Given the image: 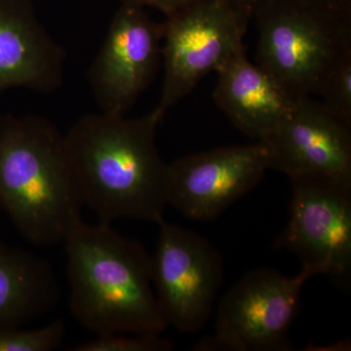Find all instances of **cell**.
Returning <instances> with one entry per match:
<instances>
[{
    "mask_svg": "<svg viewBox=\"0 0 351 351\" xmlns=\"http://www.w3.org/2000/svg\"><path fill=\"white\" fill-rule=\"evenodd\" d=\"M162 121L90 113L64 134L85 206L100 223L137 219L158 223L167 204V165L156 147Z\"/></svg>",
    "mask_w": 351,
    "mask_h": 351,
    "instance_id": "obj_1",
    "label": "cell"
},
{
    "mask_svg": "<svg viewBox=\"0 0 351 351\" xmlns=\"http://www.w3.org/2000/svg\"><path fill=\"white\" fill-rule=\"evenodd\" d=\"M69 307L97 336L161 335L167 328L152 282V261L144 246L112 223L83 219L64 241Z\"/></svg>",
    "mask_w": 351,
    "mask_h": 351,
    "instance_id": "obj_2",
    "label": "cell"
},
{
    "mask_svg": "<svg viewBox=\"0 0 351 351\" xmlns=\"http://www.w3.org/2000/svg\"><path fill=\"white\" fill-rule=\"evenodd\" d=\"M82 191L64 135L40 115L0 119V208L39 247L64 243L82 221Z\"/></svg>",
    "mask_w": 351,
    "mask_h": 351,
    "instance_id": "obj_3",
    "label": "cell"
},
{
    "mask_svg": "<svg viewBox=\"0 0 351 351\" xmlns=\"http://www.w3.org/2000/svg\"><path fill=\"white\" fill-rule=\"evenodd\" d=\"M254 18L256 64L295 98L319 94L329 71L351 50V23L302 0H265Z\"/></svg>",
    "mask_w": 351,
    "mask_h": 351,
    "instance_id": "obj_4",
    "label": "cell"
},
{
    "mask_svg": "<svg viewBox=\"0 0 351 351\" xmlns=\"http://www.w3.org/2000/svg\"><path fill=\"white\" fill-rule=\"evenodd\" d=\"M311 277L304 269L295 276L272 269L251 270L221 297L214 334L193 350H290L289 332L301 306L302 288Z\"/></svg>",
    "mask_w": 351,
    "mask_h": 351,
    "instance_id": "obj_5",
    "label": "cell"
},
{
    "mask_svg": "<svg viewBox=\"0 0 351 351\" xmlns=\"http://www.w3.org/2000/svg\"><path fill=\"white\" fill-rule=\"evenodd\" d=\"M152 282L167 326L193 334L213 315L223 281L221 253L204 237L161 219Z\"/></svg>",
    "mask_w": 351,
    "mask_h": 351,
    "instance_id": "obj_6",
    "label": "cell"
},
{
    "mask_svg": "<svg viewBox=\"0 0 351 351\" xmlns=\"http://www.w3.org/2000/svg\"><path fill=\"white\" fill-rule=\"evenodd\" d=\"M245 34L235 14L221 0H204L167 16L162 39L165 75L154 114L163 120L205 75L218 73L243 52Z\"/></svg>",
    "mask_w": 351,
    "mask_h": 351,
    "instance_id": "obj_7",
    "label": "cell"
},
{
    "mask_svg": "<svg viewBox=\"0 0 351 351\" xmlns=\"http://www.w3.org/2000/svg\"><path fill=\"white\" fill-rule=\"evenodd\" d=\"M290 219L276 248L299 258L313 277L341 281L351 271V182L313 176L290 178Z\"/></svg>",
    "mask_w": 351,
    "mask_h": 351,
    "instance_id": "obj_8",
    "label": "cell"
},
{
    "mask_svg": "<svg viewBox=\"0 0 351 351\" xmlns=\"http://www.w3.org/2000/svg\"><path fill=\"white\" fill-rule=\"evenodd\" d=\"M163 23L143 7L120 4L88 71L101 112L126 115L149 87L162 58Z\"/></svg>",
    "mask_w": 351,
    "mask_h": 351,
    "instance_id": "obj_9",
    "label": "cell"
},
{
    "mask_svg": "<svg viewBox=\"0 0 351 351\" xmlns=\"http://www.w3.org/2000/svg\"><path fill=\"white\" fill-rule=\"evenodd\" d=\"M267 170L258 141L180 157L167 165V204L186 218L213 221L257 186Z\"/></svg>",
    "mask_w": 351,
    "mask_h": 351,
    "instance_id": "obj_10",
    "label": "cell"
},
{
    "mask_svg": "<svg viewBox=\"0 0 351 351\" xmlns=\"http://www.w3.org/2000/svg\"><path fill=\"white\" fill-rule=\"evenodd\" d=\"M350 130L322 103L302 97L293 112L258 142L265 149L267 169L290 178L351 182Z\"/></svg>",
    "mask_w": 351,
    "mask_h": 351,
    "instance_id": "obj_11",
    "label": "cell"
},
{
    "mask_svg": "<svg viewBox=\"0 0 351 351\" xmlns=\"http://www.w3.org/2000/svg\"><path fill=\"white\" fill-rule=\"evenodd\" d=\"M66 59L63 46L38 20L32 0H0V93L13 88L57 91Z\"/></svg>",
    "mask_w": 351,
    "mask_h": 351,
    "instance_id": "obj_12",
    "label": "cell"
},
{
    "mask_svg": "<svg viewBox=\"0 0 351 351\" xmlns=\"http://www.w3.org/2000/svg\"><path fill=\"white\" fill-rule=\"evenodd\" d=\"M214 100L235 128L255 141L265 138L294 110L300 98L289 93L246 51L218 71Z\"/></svg>",
    "mask_w": 351,
    "mask_h": 351,
    "instance_id": "obj_13",
    "label": "cell"
},
{
    "mask_svg": "<svg viewBox=\"0 0 351 351\" xmlns=\"http://www.w3.org/2000/svg\"><path fill=\"white\" fill-rule=\"evenodd\" d=\"M59 294L47 261L0 241V330L24 327L49 313Z\"/></svg>",
    "mask_w": 351,
    "mask_h": 351,
    "instance_id": "obj_14",
    "label": "cell"
},
{
    "mask_svg": "<svg viewBox=\"0 0 351 351\" xmlns=\"http://www.w3.org/2000/svg\"><path fill=\"white\" fill-rule=\"evenodd\" d=\"M318 95L334 117L351 127V50L329 71Z\"/></svg>",
    "mask_w": 351,
    "mask_h": 351,
    "instance_id": "obj_15",
    "label": "cell"
},
{
    "mask_svg": "<svg viewBox=\"0 0 351 351\" xmlns=\"http://www.w3.org/2000/svg\"><path fill=\"white\" fill-rule=\"evenodd\" d=\"M66 324L54 320L38 329L23 327L0 330V351H51L63 343Z\"/></svg>",
    "mask_w": 351,
    "mask_h": 351,
    "instance_id": "obj_16",
    "label": "cell"
},
{
    "mask_svg": "<svg viewBox=\"0 0 351 351\" xmlns=\"http://www.w3.org/2000/svg\"><path fill=\"white\" fill-rule=\"evenodd\" d=\"M172 341L161 335L110 334L69 348L71 351H169Z\"/></svg>",
    "mask_w": 351,
    "mask_h": 351,
    "instance_id": "obj_17",
    "label": "cell"
},
{
    "mask_svg": "<svg viewBox=\"0 0 351 351\" xmlns=\"http://www.w3.org/2000/svg\"><path fill=\"white\" fill-rule=\"evenodd\" d=\"M204 0H119L120 4L143 7H152L167 16L184 10L189 6L195 5Z\"/></svg>",
    "mask_w": 351,
    "mask_h": 351,
    "instance_id": "obj_18",
    "label": "cell"
},
{
    "mask_svg": "<svg viewBox=\"0 0 351 351\" xmlns=\"http://www.w3.org/2000/svg\"><path fill=\"white\" fill-rule=\"evenodd\" d=\"M302 1L339 20L351 23V0H302Z\"/></svg>",
    "mask_w": 351,
    "mask_h": 351,
    "instance_id": "obj_19",
    "label": "cell"
},
{
    "mask_svg": "<svg viewBox=\"0 0 351 351\" xmlns=\"http://www.w3.org/2000/svg\"><path fill=\"white\" fill-rule=\"evenodd\" d=\"M237 16L240 25L247 32L249 22L253 19L254 14L265 0H221Z\"/></svg>",
    "mask_w": 351,
    "mask_h": 351,
    "instance_id": "obj_20",
    "label": "cell"
}]
</instances>
